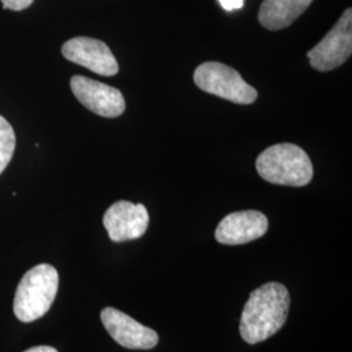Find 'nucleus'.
I'll return each mask as SVG.
<instances>
[{"instance_id": "obj_1", "label": "nucleus", "mask_w": 352, "mask_h": 352, "mask_svg": "<svg viewBox=\"0 0 352 352\" xmlns=\"http://www.w3.org/2000/svg\"><path fill=\"white\" fill-rule=\"evenodd\" d=\"M289 289L270 282L253 289L240 318V336L250 344L269 340L285 325L289 308Z\"/></svg>"}, {"instance_id": "obj_2", "label": "nucleus", "mask_w": 352, "mask_h": 352, "mask_svg": "<svg viewBox=\"0 0 352 352\" xmlns=\"http://www.w3.org/2000/svg\"><path fill=\"white\" fill-rule=\"evenodd\" d=\"M256 168L264 180L289 187H302L311 183L314 166L308 154L295 144H277L263 151Z\"/></svg>"}, {"instance_id": "obj_3", "label": "nucleus", "mask_w": 352, "mask_h": 352, "mask_svg": "<svg viewBox=\"0 0 352 352\" xmlns=\"http://www.w3.org/2000/svg\"><path fill=\"white\" fill-rule=\"evenodd\" d=\"M59 287V274L54 266L41 264L21 278L13 302L14 316L23 322H33L50 311Z\"/></svg>"}, {"instance_id": "obj_4", "label": "nucleus", "mask_w": 352, "mask_h": 352, "mask_svg": "<svg viewBox=\"0 0 352 352\" xmlns=\"http://www.w3.org/2000/svg\"><path fill=\"white\" fill-rule=\"evenodd\" d=\"M193 78L201 90L227 101L251 104L257 100L256 89L247 84L236 69L226 64H201L196 68Z\"/></svg>"}, {"instance_id": "obj_5", "label": "nucleus", "mask_w": 352, "mask_h": 352, "mask_svg": "<svg viewBox=\"0 0 352 352\" xmlns=\"http://www.w3.org/2000/svg\"><path fill=\"white\" fill-rule=\"evenodd\" d=\"M352 52V10H346L325 37L308 51L309 63L320 72H327L344 63Z\"/></svg>"}, {"instance_id": "obj_6", "label": "nucleus", "mask_w": 352, "mask_h": 352, "mask_svg": "<svg viewBox=\"0 0 352 352\" xmlns=\"http://www.w3.org/2000/svg\"><path fill=\"white\" fill-rule=\"evenodd\" d=\"M71 89L81 104L103 118H118L126 110V100L122 91L100 81L85 76H74Z\"/></svg>"}, {"instance_id": "obj_7", "label": "nucleus", "mask_w": 352, "mask_h": 352, "mask_svg": "<svg viewBox=\"0 0 352 352\" xmlns=\"http://www.w3.org/2000/svg\"><path fill=\"white\" fill-rule=\"evenodd\" d=\"M149 213L142 204L118 201L103 215V225L115 243L141 238L149 226Z\"/></svg>"}, {"instance_id": "obj_8", "label": "nucleus", "mask_w": 352, "mask_h": 352, "mask_svg": "<svg viewBox=\"0 0 352 352\" xmlns=\"http://www.w3.org/2000/svg\"><path fill=\"white\" fill-rule=\"evenodd\" d=\"M62 54L67 60L82 65L97 75L115 76L119 72V64L110 47L96 38H72L64 43Z\"/></svg>"}, {"instance_id": "obj_9", "label": "nucleus", "mask_w": 352, "mask_h": 352, "mask_svg": "<svg viewBox=\"0 0 352 352\" xmlns=\"http://www.w3.org/2000/svg\"><path fill=\"white\" fill-rule=\"evenodd\" d=\"M101 320L113 340L126 349L151 350L158 344V334L153 329L141 325L122 311L104 308L101 312Z\"/></svg>"}, {"instance_id": "obj_10", "label": "nucleus", "mask_w": 352, "mask_h": 352, "mask_svg": "<svg viewBox=\"0 0 352 352\" xmlns=\"http://www.w3.org/2000/svg\"><path fill=\"white\" fill-rule=\"evenodd\" d=\"M269 227L265 214L243 210L226 215L215 230V239L221 244L239 245L264 236Z\"/></svg>"}, {"instance_id": "obj_11", "label": "nucleus", "mask_w": 352, "mask_h": 352, "mask_svg": "<svg viewBox=\"0 0 352 352\" xmlns=\"http://www.w3.org/2000/svg\"><path fill=\"white\" fill-rule=\"evenodd\" d=\"M314 0H264L260 12V24L269 30H280L295 23L308 10Z\"/></svg>"}, {"instance_id": "obj_12", "label": "nucleus", "mask_w": 352, "mask_h": 352, "mask_svg": "<svg viewBox=\"0 0 352 352\" xmlns=\"http://www.w3.org/2000/svg\"><path fill=\"white\" fill-rule=\"evenodd\" d=\"M16 148V135L12 126L0 115V174L12 160Z\"/></svg>"}, {"instance_id": "obj_13", "label": "nucleus", "mask_w": 352, "mask_h": 352, "mask_svg": "<svg viewBox=\"0 0 352 352\" xmlns=\"http://www.w3.org/2000/svg\"><path fill=\"white\" fill-rule=\"evenodd\" d=\"M3 3L4 10H11V11H23L28 7L32 6L34 0H0Z\"/></svg>"}, {"instance_id": "obj_14", "label": "nucleus", "mask_w": 352, "mask_h": 352, "mask_svg": "<svg viewBox=\"0 0 352 352\" xmlns=\"http://www.w3.org/2000/svg\"><path fill=\"white\" fill-rule=\"evenodd\" d=\"M221 6L226 11H235L240 10L244 6V0H219Z\"/></svg>"}, {"instance_id": "obj_15", "label": "nucleus", "mask_w": 352, "mask_h": 352, "mask_svg": "<svg viewBox=\"0 0 352 352\" xmlns=\"http://www.w3.org/2000/svg\"><path fill=\"white\" fill-rule=\"evenodd\" d=\"M25 352H58V350L54 349V347H50V346H37V347L26 350Z\"/></svg>"}]
</instances>
